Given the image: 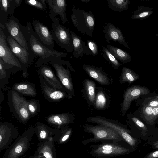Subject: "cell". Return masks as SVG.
I'll use <instances>...</instances> for the list:
<instances>
[{
	"instance_id": "8",
	"label": "cell",
	"mask_w": 158,
	"mask_h": 158,
	"mask_svg": "<svg viewBox=\"0 0 158 158\" xmlns=\"http://www.w3.org/2000/svg\"><path fill=\"white\" fill-rule=\"evenodd\" d=\"M55 22L52 24L51 33L56 43L67 52H73L74 47L69 29L61 25L60 18H56Z\"/></svg>"
},
{
	"instance_id": "11",
	"label": "cell",
	"mask_w": 158,
	"mask_h": 158,
	"mask_svg": "<svg viewBox=\"0 0 158 158\" xmlns=\"http://www.w3.org/2000/svg\"><path fill=\"white\" fill-rule=\"evenodd\" d=\"M17 129L8 122L0 123V151L8 148L19 136Z\"/></svg>"
},
{
	"instance_id": "50",
	"label": "cell",
	"mask_w": 158,
	"mask_h": 158,
	"mask_svg": "<svg viewBox=\"0 0 158 158\" xmlns=\"http://www.w3.org/2000/svg\"><path fill=\"white\" fill-rule=\"evenodd\" d=\"M157 145H158V140L154 143L153 146H155Z\"/></svg>"
},
{
	"instance_id": "6",
	"label": "cell",
	"mask_w": 158,
	"mask_h": 158,
	"mask_svg": "<svg viewBox=\"0 0 158 158\" xmlns=\"http://www.w3.org/2000/svg\"><path fill=\"white\" fill-rule=\"evenodd\" d=\"M111 141H103L100 144L92 145L90 154L97 158H110L129 153L131 149Z\"/></svg>"
},
{
	"instance_id": "29",
	"label": "cell",
	"mask_w": 158,
	"mask_h": 158,
	"mask_svg": "<svg viewBox=\"0 0 158 158\" xmlns=\"http://www.w3.org/2000/svg\"><path fill=\"white\" fill-rule=\"evenodd\" d=\"M139 78V76L131 69L125 67L122 68L120 79L121 83L127 82L131 84Z\"/></svg>"
},
{
	"instance_id": "42",
	"label": "cell",
	"mask_w": 158,
	"mask_h": 158,
	"mask_svg": "<svg viewBox=\"0 0 158 158\" xmlns=\"http://www.w3.org/2000/svg\"><path fill=\"white\" fill-rule=\"evenodd\" d=\"M144 158H158V150L150 152Z\"/></svg>"
},
{
	"instance_id": "32",
	"label": "cell",
	"mask_w": 158,
	"mask_h": 158,
	"mask_svg": "<svg viewBox=\"0 0 158 158\" xmlns=\"http://www.w3.org/2000/svg\"><path fill=\"white\" fill-rule=\"evenodd\" d=\"M100 55L108 63L114 68L117 69L121 64L115 58L106 48L102 46L100 50Z\"/></svg>"
},
{
	"instance_id": "34",
	"label": "cell",
	"mask_w": 158,
	"mask_h": 158,
	"mask_svg": "<svg viewBox=\"0 0 158 158\" xmlns=\"http://www.w3.org/2000/svg\"><path fill=\"white\" fill-rule=\"evenodd\" d=\"M27 106L30 118L36 115L40 110L39 102L36 99L27 100Z\"/></svg>"
},
{
	"instance_id": "39",
	"label": "cell",
	"mask_w": 158,
	"mask_h": 158,
	"mask_svg": "<svg viewBox=\"0 0 158 158\" xmlns=\"http://www.w3.org/2000/svg\"><path fill=\"white\" fill-rule=\"evenodd\" d=\"M25 3L29 5L33 6L41 10H45L46 12L41 0H26L24 1Z\"/></svg>"
},
{
	"instance_id": "54",
	"label": "cell",
	"mask_w": 158,
	"mask_h": 158,
	"mask_svg": "<svg viewBox=\"0 0 158 158\" xmlns=\"http://www.w3.org/2000/svg\"><path fill=\"white\" fill-rule=\"evenodd\" d=\"M34 158V156L32 157V158Z\"/></svg>"
},
{
	"instance_id": "43",
	"label": "cell",
	"mask_w": 158,
	"mask_h": 158,
	"mask_svg": "<svg viewBox=\"0 0 158 158\" xmlns=\"http://www.w3.org/2000/svg\"><path fill=\"white\" fill-rule=\"evenodd\" d=\"M152 114L153 119L155 122L158 117V106L153 108Z\"/></svg>"
},
{
	"instance_id": "9",
	"label": "cell",
	"mask_w": 158,
	"mask_h": 158,
	"mask_svg": "<svg viewBox=\"0 0 158 158\" xmlns=\"http://www.w3.org/2000/svg\"><path fill=\"white\" fill-rule=\"evenodd\" d=\"M6 38L2 29L0 28V58L13 72L22 70L20 62L11 50Z\"/></svg>"
},
{
	"instance_id": "47",
	"label": "cell",
	"mask_w": 158,
	"mask_h": 158,
	"mask_svg": "<svg viewBox=\"0 0 158 158\" xmlns=\"http://www.w3.org/2000/svg\"><path fill=\"white\" fill-rule=\"evenodd\" d=\"M44 8L46 9V0H41Z\"/></svg>"
},
{
	"instance_id": "41",
	"label": "cell",
	"mask_w": 158,
	"mask_h": 158,
	"mask_svg": "<svg viewBox=\"0 0 158 158\" xmlns=\"http://www.w3.org/2000/svg\"><path fill=\"white\" fill-rule=\"evenodd\" d=\"M132 121L138 127L145 131L148 130L146 126L139 119L135 117H133L131 118Z\"/></svg>"
},
{
	"instance_id": "4",
	"label": "cell",
	"mask_w": 158,
	"mask_h": 158,
	"mask_svg": "<svg viewBox=\"0 0 158 158\" xmlns=\"http://www.w3.org/2000/svg\"><path fill=\"white\" fill-rule=\"evenodd\" d=\"M35 133V127L33 126L19 135L8 148L2 158H19L29 148Z\"/></svg>"
},
{
	"instance_id": "28",
	"label": "cell",
	"mask_w": 158,
	"mask_h": 158,
	"mask_svg": "<svg viewBox=\"0 0 158 158\" xmlns=\"http://www.w3.org/2000/svg\"><path fill=\"white\" fill-rule=\"evenodd\" d=\"M106 48L117 60L123 64L129 62L131 61V56L127 52L117 47L110 45H107Z\"/></svg>"
},
{
	"instance_id": "12",
	"label": "cell",
	"mask_w": 158,
	"mask_h": 158,
	"mask_svg": "<svg viewBox=\"0 0 158 158\" xmlns=\"http://www.w3.org/2000/svg\"><path fill=\"white\" fill-rule=\"evenodd\" d=\"M55 69L57 76L66 92L72 97L74 96V92L71 76L69 68H65L61 64L50 62L49 63Z\"/></svg>"
},
{
	"instance_id": "26",
	"label": "cell",
	"mask_w": 158,
	"mask_h": 158,
	"mask_svg": "<svg viewBox=\"0 0 158 158\" xmlns=\"http://www.w3.org/2000/svg\"><path fill=\"white\" fill-rule=\"evenodd\" d=\"M13 88L15 90L25 95L35 97L37 95L35 86L30 82H23L16 83L13 85Z\"/></svg>"
},
{
	"instance_id": "33",
	"label": "cell",
	"mask_w": 158,
	"mask_h": 158,
	"mask_svg": "<svg viewBox=\"0 0 158 158\" xmlns=\"http://www.w3.org/2000/svg\"><path fill=\"white\" fill-rule=\"evenodd\" d=\"M85 86L86 94L89 101L92 104H94L96 99V84L95 82L89 79L85 81Z\"/></svg>"
},
{
	"instance_id": "49",
	"label": "cell",
	"mask_w": 158,
	"mask_h": 158,
	"mask_svg": "<svg viewBox=\"0 0 158 158\" xmlns=\"http://www.w3.org/2000/svg\"><path fill=\"white\" fill-rule=\"evenodd\" d=\"M81 1L83 2L87 3L90 1V0H81Z\"/></svg>"
},
{
	"instance_id": "18",
	"label": "cell",
	"mask_w": 158,
	"mask_h": 158,
	"mask_svg": "<svg viewBox=\"0 0 158 158\" xmlns=\"http://www.w3.org/2000/svg\"><path fill=\"white\" fill-rule=\"evenodd\" d=\"M103 31L106 42L109 43L110 41L118 43L126 48L130 49L128 44L120 30L117 27L110 23L106 24L103 27Z\"/></svg>"
},
{
	"instance_id": "25",
	"label": "cell",
	"mask_w": 158,
	"mask_h": 158,
	"mask_svg": "<svg viewBox=\"0 0 158 158\" xmlns=\"http://www.w3.org/2000/svg\"><path fill=\"white\" fill-rule=\"evenodd\" d=\"M35 130L38 139L41 142L53 137L56 129L52 128L41 122H38L35 127Z\"/></svg>"
},
{
	"instance_id": "10",
	"label": "cell",
	"mask_w": 158,
	"mask_h": 158,
	"mask_svg": "<svg viewBox=\"0 0 158 158\" xmlns=\"http://www.w3.org/2000/svg\"><path fill=\"white\" fill-rule=\"evenodd\" d=\"M87 121L89 122L97 123L111 128L132 147L135 146L137 143L136 139L130 134L131 133L130 131L103 117H90L87 119Z\"/></svg>"
},
{
	"instance_id": "46",
	"label": "cell",
	"mask_w": 158,
	"mask_h": 158,
	"mask_svg": "<svg viewBox=\"0 0 158 158\" xmlns=\"http://www.w3.org/2000/svg\"><path fill=\"white\" fill-rule=\"evenodd\" d=\"M41 158V156L39 154V153L38 152L37 150L34 156V158Z\"/></svg>"
},
{
	"instance_id": "51",
	"label": "cell",
	"mask_w": 158,
	"mask_h": 158,
	"mask_svg": "<svg viewBox=\"0 0 158 158\" xmlns=\"http://www.w3.org/2000/svg\"><path fill=\"white\" fill-rule=\"evenodd\" d=\"M154 148H158V145L154 146Z\"/></svg>"
},
{
	"instance_id": "17",
	"label": "cell",
	"mask_w": 158,
	"mask_h": 158,
	"mask_svg": "<svg viewBox=\"0 0 158 158\" xmlns=\"http://www.w3.org/2000/svg\"><path fill=\"white\" fill-rule=\"evenodd\" d=\"M34 31L41 42L48 48L54 50V41L48 28L38 20L32 22Z\"/></svg>"
},
{
	"instance_id": "45",
	"label": "cell",
	"mask_w": 158,
	"mask_h": 158,
	"mask_svg": "<svg viewBox=\"0 0 158 158\" xmlns=\"http://www.w3.org/2000/svg\"><path fill=\"white\" fill-rule=\"evenodd\" d=\"M16 5V8L19 6L21 4V0H15Z\"/></svg>"
},
{
	"instance_id": "13",
	"label": "cell",
	"mask_w": 158,
	"mask_h": 158,
	"mask_svg": "<svg viewBox=\"0 0 158 158\" xmlns=\"http://www.w3.org/2000/svg\"><path fill=\"white\" fill-rule=\"evenodd\" d=\"M5 25L10 35L21 46L29 50L27 42L21 31V26L18 19L12 15Z\"/></svg>"
},
{
	"instance_id": "40",
	"label": "cell",
	"mask_w": 158,
	"mask_h": 158,
	"mask_svg": "<svg viewBox=\"0 0 158 158\" xmlns=\"http://www.w3.org/2000/svg\"><path fill=\"white\" fill-rule=\"evenodd\" d=\"M6 69L5 68L3 62L2 60L0 58V80L6 78L7 77V73Z\"/></svg>"
},
{
	"instance_id": "19",
	"label": "cell",
	"mask_w": 158,
	"mask_h": 158,
	"mask_svg": "<svg viewBox=\"0 0 158 158\" xmlns=\"http://www.w3.org/2000/svg\"><path fill=\"white\" fill-rule=\"evenodd\" d=\"M38 67L37 70L38 74H40L52 88L55 90H60L66 92L64 88L50 66L45 64H43Z\"/></svg>"
},
{
	"instance_id": "23",
	"label": "cell",
	"mask_w": 158,
	"mask_h": 158,
	"mask_svg": "<svg viewBox=\"0 0 158 158\" xmlns=\"http://www.w3.org/2000/svg\"><path fill=\"white\" fill-rule=\"evenodd\" d=\"M53 137L40 142L38 145L37 151L45 158H56Z\"/></svg>"
},
{
	"instance_id": "20",
	"label": "cell",
	"mask_w": 158,
	"mask_h": 158,
	"mask_svg": "<svg viewBox=\"0 0 158 158\" xmlns=\"http://www.w3.org/2000/svg\"><path fill=\"white\" fill-rule=\"evenodd\" d=\"M74 120L73 115L68 112L51 114L46 119L50 125L56 129L68 125L73 123Z\"/></svg>"
},
{
	"instance_id": "3",
	"label": "cell",
	"mask_w": 158,
	"mask_h": 158,
	"mask_svg": "<svg viewBox=\"0 0 158 158\" xmlns=\"http://www.w3.org/2000/svg\"><path fill=\"white\" fill-rule=\"evenodd\" d=\"M71 15L72 22L74 27L82 35L92 37L95 24V19L93 12L76 8L72 6Z\"/></svg>"
},
{
	"instance_id": "16",
	"label": "cell",
	"mask_w": 158,
	"mask_h": 158,
	"mask_svg": "<svg viewBox=\"0 0 158 158\" xmlns=\"http://www.w3.org/2000/svg\"><path fill=\"white\" fill-rule=\"evenodd\" d=\"M38 74L42 93L48 101L51 102H57L65 98L69 99L72 98L64 91L55 90L53 88L49 86L42 77L39 74Z\"/></svg>"
},
{
	"instance_id": "55",
	"label": "cell",
	"mask_w": 158,
	"mask_h": 158,
	"mask_svg": "<svg viewBox=\"0 0 158 158\" xmlns=\"http://www.w3.org/2000/svg\"></svg>"
},
{
	"instance_id": "5",
	"label": "cell",
	"mask_w": 158,
	"mask_h": 158,
	"mask_svg": "<svg viewBox=\"0 0 158 158\" xmlns=\"http://www.w3.org/2000/svg\"><path fill=\"white\" fill-rule=\"evenodd\" d=\"M7 102L15 118L21 123H26L30 118L27 106V100L13 89L8 92Z\"/></svg>"
},
{
	"instance_id": "27",
	"label": "cell",
	"mask_w": 158,
	"mask_h": 158,
	"mask_svg": "<svg viewBox=\"0 0 158 158\" xmlns=\"http://www.w3.org/2000/svg\"><path fill=\"white\" fill-rule=\"evenodd\" d=\"M72 132V128L68 125L56 129L53 137L54 141L59 144L66 143L71 137Z\"/></svg>"
},
{
	"instance_id": "21",
	"label": "cell",
	"mask_w": 158,
	"mask_h": 158,
	"mask_svg": "<svg viewBox=\"0 0 158 158\" xmlns=\"http://www.w3.org/2000/svg\"><path fill=\"white\" fill-rule=\"evenodd\" d=\"M70 33L73 39L74 49L73 55L75 58H82L84 55H92L88 47L86 45L85 42L81 38L78 36L71 30Z\"/></svg>"
},
{
	"instance_id": "22",
	"label": "cell",
	"mask_w": 158,
	"mask_h": 158,
	"mask_svg": "<svg viewBox=\"0 0 158 158\" xmlns=\"http://www.w3.org/2000/svg\"><path fill=\"white\" fill-rule=\"evenodd\" d=\"M83 68L89 76L100 84L106 85L110 84L109 78L102 68L86 64L83 65Z\"/></svg>"
},
{
	"instance_id": "52",
	"label": "cell",
	"mask_w": 158,
	"mask_h": 158,
	"mask_svg": "<svg viewBox=\"0 0 158 158\" xmlns=\"http://www.w3.org/2000/svg\"><path fill=\"white\" fill-rule=\"evenodd\" d=\"M156 35L158 37V33L156 34Z\"/></svg>"
},
{
	"instance_id": "31",
	"label": "cell",
	"mask_w": 158,
	"mask_h": 158,
	"mask_svg": "<svg viewBox=\"0 0 158 158\" xmlns=\"http://www.w3.org/2000/svg\"><path fill=\"white\" fill-rule=\"evenodd\" d=\"M153 13L152 8L144 6H138L137 9L132 12L131 18L133 19L143 20Z\"/></svg>"
},
{
	"instance_id": "48",
	"label": "cell",
	"mask_w": 158,
	"mask_h": 158,
	"mask_svg": "<svg viewBox=\"0 0 158 158\" xmlns=\"http://www.w3.org/2000/svg\"><path fill=\"white\" fill-rule=\"evenodd\" d=\"M0 28H2V29H5V27L4 25L2 24L1 23H0Z\"/></svg>"
},
{
	"instance_id": "1",
	"label": "cell",
	"mask_w": 158,
	"mask_h": 158,
	"mask_svg": "<svg viewBox=\"0 0 158 158\" xmlns=\"http://www.w3.org/2000/svg\"><path fill=\"white\" fill-rule=\"evenodd\" d=\"M21 29L27 42L29 50L35 58L38 57L35 63L37 67L43 64L53 62L61 64L71 71H75L71 63L62 59L64 57H66L67 53L56 50H52L47 48L39 39L31 23L28 22L25 25L21 26Z\"/></svg>"
},
{
	"instance_id": "24",
	"label": "cell",
	"mask_w": 158,
	"mask_h": 158,
	"mask_svg": "<svg viewBox=\"0 0 158 158\" xmlns=\"http://www.w3.org/2000/svg\"><path fill=\"white\" fill-rule=\"evenodd\" d=\"M0 23L4 24L9 16L13 15L16 8L15 0H0Z\"/></svg>"
},
{
	"instance_id": "14",
	"label": "cell",
	"mask_w": 158,
	"mask_h": 158,
	"mask_svg": "<svg viewBox=\"0 0 158 158\" xmlns=\"http://www.w3.org/2000/svg\"><path fill=\"white\" fill-rule=\"evenodd\" d=\"M149 92V89L146 87L134 85L128 88L124 93L121 105V111L122 115L125 114L133 101L142 95L148 94Z\"/></svg>"
},
{
	"instance_id": "53",
	"label": "cell",
	"mask_w": 158,
	"mask_h": 158,
	"mask_svg": "<svg viewBox=\"0 0 158 158\" xmlns=\"http://www.w3.org/2000/svg\"><path fill=\"white\" fill-rule=\"evenodd\" d=\"M45 158V157H44L41 156V158Z\"/></svg>"
},
{
	"instance_id": "37",
	"label": "cell",
	"mask_w": 158,
	"mask_h": 158,
	"mask_svg": "<svg viewBox=\"0 0 158 158\" xmlns=\"http://www.w3.org/2000/svg\"><path fill=\"white\" fill-rule=\"evenodd\" d=\"M143 105V106H146L153 108L158 106V96L146 98Z\"/></svg>"
},
{
	"instance_id": "36",
	"label": "cell",
	"mask_w": 158,
	"mask_h": 158,
	"mask_svg": "<svg viewBox=\"0 0 158 158\" xmlns=\"http://www.w3.org/2000/svg\"><path fill=\"white\" fill-rule=\"evenodd\" d=\"M153 108L146 106H143V111L144 116L146 121L150 124L154 123L153 118L152 110Z\"/></svg>"
},
{
	"instance_id": "2",
	"label": "cell",
	"mask_w": 158,
	"mask_h": 158,
	"mask_svg": "<svg viewBox=\"0 0 158 158\" xmlns=\"http://www.w3.org/2000/svg\"><path fill=\"white\" fill-rule=\"evenodd\" d=\"M84 131L93 135V137L83 140L81 143L84 145L93 142L100 141H111L118 143L123 140L116 132L107 127L98 125H92L85 124L82 126Z\"/></svg>"
},
{
	"instance_id": "38",
	"label": "cell",
	"mask_w": 158,
	"mask_h": 158,
	"mask_svg": "<svg viewBox=\"0 0 158 158\" xmlns=\"http://www.w3.org/2000/svg\"><path fill=\"white\" fill-rule=\"evenodd\" d=\"M86 43L87 46L92 53V55L94 56L97 55L98 52L99 48L96 42L93 40H87Z\"/></svg>"
},
{
	"instance_id": "35",
	"label": "cell",
	"mask_w": 158,
	"mask_h": 158,
	"mask_svg": "<svg viewBox=\"0 0 158 158\" xmlns=\"http://www.w3.org/2000/svg\"><path fill=\"white\" fill-rule=\"evenodd\" d=\"M106 104V99L104 93L102 91L98 92L96 96L94 105L96 108L102 109L104 108Z\"/></svg>"
},
{
	"instance_id": "7",
	"label": "cell",
	"mask_w": 158,
	"mask_h": 158,
	"mask_svg": "<svg viewBox=\"0 0 158 158\" xmlns=\"http://www.w3.org/2000/svg\"><path fill=\"white\" fill-rule=\"evenodd\" d=\"M6 41L11 50L20 62L23 77H27V69L32 64L35 58L34 56L29 50L21 46L10 35L7 37Z\"/></svg>"
},
{
	"instance_id": "44",
	"label": "cell",
	"mask_w": 158,
	"mask_h": 158,
	"mask_svg": "<svg viewBox=\"0 0 158 158\" xmlns=\"http://www.w3.org/2000/svg\"><path fill=\"white\" fill-rule=\"evenodd\" d=\"M4 98V94L2 92L1 89H0V104H1Z\"/></svg>"
},
{
	"instance_id": "15",
	"label": "cell",
	"mask_w": 158,
	"mask_h": 158,
	"mask_svg": "<svg viewBox=\"0 0 158 158\" xmlns=\"http://www.w3.org/2000/svg\"><path fill=\"white\" fill-rule=\"evenodd\" d=\"M50 11L49 17L53 22H55V16L59 15L63 24L68 23L66 11L67 4L65 0H46Z\"/></svg>"
},
{
	"instance_id": "30",
	"label": "cell",
	"mask_w": 158,
	"mask_h": 158,
	"mask_svg": "<svg viewBox=\"0 0 158 158\" xmlns=\"http://www.w3.org/2000/svg\"><path fill=\"white\" fill-rule=\"evenodd\" d=\"M107 3L112 10L120 12L128 10L130 1L129 0H108Z\"/></svg>"
}]
</instances>
